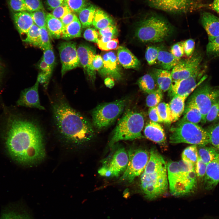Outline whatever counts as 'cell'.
Returning <instances> with one entry per match:
<instances>
[{"label": "cell", "instance_id": "cell-1", "mask_svg": "<svg viewBox=\"0 0 219 219\" xmlns=\"http://www.w3.org/2000/svg\"><path fill=\"white\" fill-rule=\"evenodd\" d=\"M43 131L33 120L12 116L8 119L5 144L10 156L20 164L31 165L46 155Z\"/></svg>", "mask_w": 219, "mask_h": 219}, {"label": "cell", "instance_id": "cell-2", "mask_svg": "<svg viewBox=\"0 0 219 219\" xmlns=\"http://www.w3.org/2000/svg\"><path fill=\"white\" fill-rule=\"evenodd\" d=\"M51 105L55 128L63 141L69 144L78 145L92 139L95 134L92 124L73 108L63 95H56Z\"/></svg>", "mask_w": 219, "mask_h": 219}, {"label": "cell", "instance_id": "cell-3", "mask_svg": "<svg viewBox=\"0 0 219 219\" xmlns=\"http://www.w3.org/2000/svg\"><path fill=\"white\" fill-rule=\"evenodd\" d=\"M166 165L170 193L181 197L194 193L197 185L195 165L182 160L170 161Z\"/></svg>", "mask_w": 219, "mask_h": 219}, {"label": "cell", "instance_id": "cell-4", "mask_svg": "<svg viewBox=\"0 0 219 219\" xmlns=\"http://www.w3.org/2000/svg\"><path fill=\"white\" fill-rule=\"evenodd\" d=\"M166 163L146 166L141 174L140 188L148 200H155L164 194L168 186Z\"/></svg>", "mask_w": 219, "mask_h": 219}, {"label": "cell", "instance_id": "cell-5", "mask_svg": "<svg viewBox=\"0 0 219 219\" xmlns=\"http://www.w3.org/2000/svg\"><path fill=\"white\" fill-rule=\"evenodd\" d=\"M144 124V117L139 112L128 109L118 122L109 143L112 147L121 140H133L143 137L141 131Z\"/></svg>", "mask_w": 219, "mask_h": 219}, {"label": "cell", "instance_id": "cell-6", "mask_svg": "<svg viewBox=\"0 0 219 219\" xmlns=\"http://www.w3.org/2000/svg\"><path fill=\"white\" fill-rule=\"evenodd\" d=\"M172 28L165 19L158 16L152 15L139 23L135 35L144 43H156L165 40L170 35Z\"/></svg>", "mask_w": 219, "mask_h": 219}, {"label": "cell", "instance_id": "cell-7", "mask_svg": "<svg viewBox=\"0 0 219 219\" xmlns=\"http://www.w3.org/2000/svg\"><path fill=\"white\" fill-rule=\"evenodd\" d=\"M169 139L173 144L185 143L196 145L210 144L208 133L198 124L180 120L170 129Z\"/></svg>", "mask_w": 219, "mask_h": 219}, {"label": "cell", "instance_id": "cell-8", "mask_svg": "<svg viewBox=\"0 0 219 219\" xmlns=\"http://www.w3.org/2000/svg\"><path fill=\"white\" fill-rule=\"evenodd\" d=\"M129 100L126 97L97 106L92 113L93 127L100 131L111 125L122 113Z\"/></svg>", "mask_w": 219, "mask_h": 219}, {"label": "cell", "instance_id": "cell-9", "mask_svg": "<svg viewBox=\"0 0 219 219\" xmlns=\"http://www.w3.org/2000/svg\"><path fill=\"white\" fill-rule=\"evenodd\" d=\"M219 99V86H212L206 82L199 85L194 90L187 101L193 103L199 108L205 123L206 115L210 108Z\"/></svg>", "mask_w": 219, "mask_h": 219}, {"label": "cell", "instance_id": "cell-10", "mask_svg": "<svg viewBox=\"0 0 219 219\" xmlns=\"http://www.w3.org/2000/svg\"><path fill=\"white\" fill-rule=\"evenodd\" d=\"M128 162V153L125 148H118L103 160L98 172L103 176L118 177L125 171Z\"/></svg>", "mask_w": 219, "mask_h": 219}, {"label": "cell", "instance_id": "cell-11", "mask_svg": "<svg viewBox=\"0 0 219 219\" xmlns=\"http://www.w3.org/2000/svg\"><path fill=\"white\" fill-rule=\"evenodd\" d=\"M128 164L120 180L131 183L143 172L149 160L150 153L143 148H132L128 151Z\"/></svg>", "mask_w": 219, "mask_h": 219}, {"label": "cell", "instance_id": "cell-12", "mask_svg": "<svg viewBox=\"0 0 219 219\" xmlns=\"http://www.w3.org/2000/svg\"><path fill=\"white\" fill-rule=\"evenodd\" d=\"M150 6L174 13L191 12L201 7L195 0H146Z\"/></svg>", "mask_w": 219, "mask_h": 219}, {"label": "cell", "instance_id": "cell-13", "mask_svg": "<svg viewBox=\"0 0 219 219\" xmlns=\"http://www.w3.org/2000/svg\"><path fill=\"white\" fill-rule=\"evenodd\" d=\"M187 59H181L172 70V80H177L188 78L202 69L201 64L203 55L199 52L194 53Z\"/></svg>", "mask_w": 219, "mask_h": 219}, {"label": "cell", "instance_id": "cell-14", "mask_svg": "<svg viewBox=\"0 0 219 219\" xmlns=\"http://www.w3.org/2000/svg\"><path fill=\"white\" fill-rule=\"evenodd\" d=\"M205 68L202 69L191 76L185 79L177 80H172L169 90V95L172 97L188 96L206 78L203 76L200 78L205 72Z\"/></svg>", "mask_w": 219, "mask_h": 219}, {"label": "cell", "instance_id": "cell-15", "mask_svg": "<svg viewBox=\"0 0 219 219\" xmlns=\"http://www.w3.org/2000/svg\"><path fill=\"white\" fill-rule=\"evenodd\" d=\"M58 50L62 64L61 74L62 77L67 71L80 65L75 42H62L59 45Z\"/></svg>", "mask_w": 219, "mask_h": 219}, {"label": "cell", "instance_id": "cell-16", "mask_svg": "<svg viewBox=\"0 0 219 219\" xmlns=\"http://www.w3.org/2000/svg\"><path fill=\"white\" fill-rule=\"evenodd\" d=\"M77 52L80 66L84 69L90 81L94 82L96 78V72L92 69V64L94 57L96 55V48L90 45L86 44H79Z\"/></svg>", "mask_w": 219, "mask_h": 219}, {"label": "cell", "instance_id": "cell-17", "mask_svg": "<svg viewBox=\"0 0 219 219\" xmlns=\"http://www.w3.org/2000/svg\"><path fill=\"white\" fill-rule=\"evenodd\" d=\"M102 58L103 65L98 71L99 73L103 76L120 80L122 78V73L120 64L115 53L112 51L107 52L103 54Z\"/></svg>", "mask_w": 219, "mask_h": 219}, {"label": "cell", "instance_id": "cell-18", "mask_svg": "<svg viewBox=\"0 0 219 219\" xmlns=\"http://www.w3.org/2000/svg\"><path fill=\"white\" fill-rule=\"evenodd\" d=\"M39 83L36 80L32 86L22 91L19 99L17 102L19 106L35 108L41 110H45L40 103L38 93Z\"/></svg>", "mask_w": 219, "mask_h": 219}, {"label": "cell", "instance_id": "cell-19", "mask_svg": "<svg viewBox=\"0 0 219 219\" xmlns=\"http://www.w3.org/2000/svg\"><path fill=\"white\" fill-rule=\"evenodd\" d=\"M203 181L204 187L207 190H212L219 182V153L207 165Z\"/></svg>", "mask_w": 219, "mask_h": 219}, {"label": "cell", "instance_id": "cell-20", "mask_svg": "<svg viewBox=\"0 0 219 219\" xmlns=\"http://www.w3.org/2000/svg\"><path fill=\"white\" fill-rule=\"evenodd\" d=\"M201 24L206 31L208 42L219 36V18L209 12H203L201 16Z\"/></svg>", "mask_w": 219, "mask_h": 219}, {"label": "cell", "instance_id": "cell-21", "mask_svg": "<svg viewBox=\"0 0 219 219\" xmlns=\"http://www.w3.org/2000/svg\"><path fill=\"white\" fill-rule=\"evenodd\" d=\"M117 57L120 64L125 68L137 69L140 67L139 60L124 46H119L117 49Z\"/></svg>", "mask_w": 219, "mask_h": 219}, {"label": "cell", "instance_id": "cell-22", "mask_svg": "<svg viewBox=\"0 0 219 219\" xmlns=\"http://www.w3.org/2000/svg\"><path fill=\"white\" fill-rule=\"evenodd\" d=\"M12 17L19 34L21 35H26L34 23L30 13L26 11L12 12Z\"/></svg>", "mask_w": 219, "mask_h": 219}, {"label": "cell", "instance_id": "cell-23", "mask_svg": "<svg viewBox=\"0 0 219 219\" xmlns=\"http://www.w3.org/2000/svg\"><path fill=\"white\" fill-rule=\"evenodd\" d=\"M144 133L147 138L158 144H163L166 141L164 130L158 123L150 121L145 127Z\"/></svg>", "mask_w": 219, "mask_h": 219}, {"label": "cell", "instance_id": "cell-24", "mask_svg": "<svg viewBox=\"0 0 219 219\" xmlns=\"http://www.w3.org/2000/svg\"><path fill=\"white\" fill-rule=\"evenodd\" d=\"M187 97L175 96L168 104L170 123L178 120L184 111L185 101Z\"/></svg>", "mask_w": 219, "mask_h": 219}, {"label": "cell", "instance_id": "cell-25", "mask_svg": "<svg viewBox=\"0 0 219 219\" xmlns=\"http://www.w3.org/2000/svg\"><path fill=\"white\" fill-rule=\"evenodd\" d=\"M152 75L159 89L162 92L169 90L172 81L170 71L162 69L154 68L153 69Z\"/></svg>", "mask_w": 219, "mask_h": 219}, {"label": "cell", "instance_id": "cell-26", "mask_svg": "<svg viewBox=\"0 0 219 219\" xmlns=\"http://www.w3.org/2000/svg\"><path fill=\"white\" fill-rule=\"evenodd\" d=\"M64 27L60 19L51 13L47 14L46 27L51 37L56 39L61 38Z\"/></svg>", "mask_w": 219, "mask_h": 219}, {"label": "cell", "instance_id": "cell-27", "mask_svg": "<svg viewBox=\"0 0 219 219\" xmlns=\"http://www.w3.org/2000/svg\"><path fill=\"white\" fill-rule=\"evenodd\" d=\"M181 120L198 124L203 120L202 114L199 108L193 103L187 101Z\"/></svg>", "mask_w": 219, "mask_h": 219}, {"label": "cell", "instance_id": "cell-28", "mask_svg": "<svg viewBox=\"0 0 219 219\" xmlns=\"http://www.w3.org/2000/svg\"><path fill=\"white\" fill-rule=\"evenodd\" d=\"M181 58L177 57L170 52L159 49L157 62L162 69L170 71L179 62Z\"/></svg>", "mask_w": 219, "mask_h": 219}, {"label": "cell", "instance_id": "cell-29", "mask_svg": "<svg viewBox=\"0 0 219 219\" xmlns=\"http://www.w3.org/2000/svg\"><path fill=\"white\" fill-rule=\"evenodd\" d=\"M92 25L96 29L99 30L115 24L114 19L111 16L104 11L97 8Z\"/></svg>", "mask_w": 219, "mask_h": 219}, {"label": "cell", "instance_id": "cell-30", "mask_svg": "<svg viewBox=\"0 0 219 219\" xmlns=\"http://www.w3.org/2000/svg\"><path fill=\"white\" fill-rule=\"evenodd\" d=\"M82 25L78 17L64 27L61 38L67 40L81 36Z\"/></svg>", "mask_w": 219, "mask_h": 219}, {"label": "cell", "instance_id": "cell-31", "mask_svg": "<svg viewBox=\"0 0 219 219\" xmlns=\"http://www.w3.org/2000/svg\"><path fill=\"white\" fill-rule=\"evenodd\" d=\"M96 9L95 5L89 3L78 13V19L82 28H87L92 25Z\"/></svg>", "mask_w": 219, "mask_h": 219}, {"label": "cell", "instance_id": "cell-32", "mask_svg": "<svg viewBox=\"0 0 219 219\" xmlns=\"http://www.w3.org/2000/svg\"><path fill=\"white\" fill-rule=\"evenodd\" d=\"M0 219H31L24 209L18 207H9L2 212Z\"/></svg>", "mask_w": 219, "mask_h": 219}, {"label": "cell", "instance_id": "cell-33", "mask_svg": "<svg viewBox=\"0 0 219 219\" xmlns=\"http://www.w3.org/2000/svg\"><path fill=\"white\" fill-rule=\"evenodd\" d=\"M137 83L142 91L148 94L157 89V85L154 76L149 74L141 77L138 80Z\"/></svg>", "mask_w": 219, "mask_h": 219}, {"label": "cell", "instance_id": "cell-34", "mask_svg": "<svg viewBox=\"0 0 219 219\" xmlns=\"http://www.w3.org/2000/svg\"><path fill=\"white\" fill-rule=\"evenodd\" d=\"M199 146L197 147L198 156L206 165L214 159L219 153V150L214 146Z\"/></svg>", "mask_w": 219, "mask_h": 219}, {"label": "cell", "instance_id": "cell-35", "mask_svg": "<svg viewBox=\"0 0 219 219\" xmlns=\"http://www.w3.org/2000/svg\"><path fill=\"white\" fill-rule=\"evenodd\" d=\"M23 41L30 45L39 48L40 45V28L33 23L29 30Z\"/></svg>", "mask_w": 219, "mask_h": 219}, {"label": "cell", "instance_id": "cell-36", "mask_svg": "<svg viewBox=\"0 0 219 219\" xmlns=\"http://www.w3.org/2000/svg\"><path fill=\"white\" fill-rule=\"evenodd\" d=\"M98 33L100 36L99 40L103 42H106L116 38L119 31L116 26L113 25L99 30Z\"/></svg>", "mask_w": 219, "mask_h": 219}, {"label": "cell", "instance_id": "cell-37", "mask_svg": "<svg viewBox=\"0 0 219 219\" xmlns=\"http://www.w3.org/2000/svg\"><path fill=\"white\" fill-rule=\"evenodd\" d=\"M197 145H193L186 148L182 155V160L195 165L198 158Z\"/></svg>", "mask_w": 219, "mask_h": 219}, {"label": "cell", "instance_id": "cell-38", "mask_svg": "<svg viewBox=\"0 0 219 219\" xmlns=\"http://www.w3.org/2000/svg\"><path fill=\"white\" fill-rule=\"evenodd\" d=\"M206 129L209 135L210 144L219 150V122L210 126Z\"/></svg>", "mask_w": 219, "mask_h": 219}, {"label": "cell", "instance_id": "cell-39", "mask_svg": "<svg viewBox=\"0 0 219 219\" xmlns=\"http://www.w3.org/2000/svg\"><path fill=\"white\" fill-rule=\"evenodd\" d=\"M148 94L146 99V104L150 108L157 106L162 99V92L158 88Z\"/></svg>", "mask_w": 219, "mask_h": 219}, {"label": "cell", "instance_id": "cell-40", "mask_svg": "<svg viewBox=\"0 0 219 219\" xmlns=\"http://www.w3.org/2000/svg\"><path fill=\"white\" fill-rule=\"evenodd\" d=\"M219 120V99L213 104L205 117V123Z\"/></svg>", "mask_w": 219, "mask_h": 219}, {"label": "cell", "instance_id": "cell-41", "mask_svg": "<svg viewBox=\"0 0 219 219\" xmlns=\"http://www.w3.org/2000/svg\"><path fill=\"white\" fill-rule=\"evenodd\" d=\"M206 54L213 58L219 56V36L208 42L206 46Z\"/></svg>", "mask_w": 219, "mask_h": 219}, {"label": "cell", "instance_id": "cell-42", "mask_svg": "<svg viewBox=\"0 0 219 219\" xmlns=\"http://www.w3.org/2000/svg\"><path fill=\"white\" fill-rule=\"evenodd\" d=\"M34 24L40 28L46 27L47 14L43 9L30 13Z\"/></svg>", "mask_w": 219, "mask_h": 219}, {"label": "cell", "instance_id": "cell-43", "mask_svg": "<svg viewBox=\"0 0 219 219\" xmlns=\"http://www.w3.org/2000/svg\"><path fill=\"white\" fill-rule=\"evenodd\" d=\"M159 50L158 47L154 46H149L147 48L145 58L149 65H152L157 63Z\"/></svg>", "mask_w": 219, "mask_h": 219}, {"label": "cell", "instance_id": "cell-44", "mask_svg": "<svg viewBox=\"0 0 219 219\" xmlns=\"http://www.w3.org/2000/svg\"><path fill=\"white\" fill-rule=\"evenodd\" d=\"M64 2L73 12L77 13L89 4L88 0H64Z\"/></svg>", "mask_w": 219, "mask_h": 219}, {"label": "cell", "instance_id": "cell-45", "mask_svg": "<svg viewBox=\"0 0 219 219\" xmlns=\"http://www.w3.org/2000/svg\"><path fill=\"white\" fill-rule=\"evenodd\" d=\"M97 44L99 49L105 51L117 50L119 47V41L117 38L112 39L106 42H103L99 40Z\"/></svg>", "mask_w": 219, "mask_h": 219}, {"label": "cell", "instance_id": "cell-46", "mask_svg": "<svg viewBox=\"0 0 219 219\" xmlns=\"http://www.w3.org/2000/svg\"><path fill=\"white\" fill-rule=\"evenodd\" d=\"M7 2L12 12L28 11L24 0H7Z\"/></svg>", "mask_w": 219, "mask_h": 219}, {"label": "cell", "instance_id": "cell-47", "mask_svg": "<svg viewBox=\"0 0 219 219\" xmlns=\"http://www.w3.org/2000/svg\"><path fill=\"white\" fill-rule=\"evenodd\" d=\"M157 108L158 113L163 122L170 123L168 104L160 103L157 106Z\"/></svg>", "mask_w": 219, "mask_h": 219}, {"label": "cell", "instance_id": "cell-48", "mask_svg": "<svg viewBox=\"0 0 219 219\" xmlns=\"http://www.w3.org/2000/svg\"><path fill=\"white\" fill-rule=\"evenodd\" d=\"M73 12L64 2L52 10L51 13L54 17L61 20L65 15Z\"/></svg>", "mask_w": 219, "mask_h": 219}, {"label": "cell", "instance_id": "cell-49", "mask_svg": "<svg viewBox=\"0 0 219 219\" xmlns=\"http://www.w3.org/2000/svg\"><path fill=\"white\" fill-rule=\"evenodd\" d=\"M40 48L44 50L52 47L49 39V33L46 27L40 28Z\"/></svg>", "mask_w": 219, "mask_h": 219}, {"label": "cell", "instance_id": "cell-50", "mask_svg": "<svg viewBox=\"0 0 219 219\" xmlns=\"http://www.w3.org/2000/svg\"><path fill=\"white\" fill-rule=\"evenodd\" d=\"M207 165L198 157L195 165V171L197 179L203 181L206 172Z\"/></svg>", "mask_w": 219, "mask_h": 219}, {"label": "cell", "instance_id": "cell-51", "mask_svg": "<svg viewBox=\"0 0 219 219\" xmlns=\"http://www.w3.org/2000/svg\"><path fill=\"white\" fill-rule=\"evenodd\" d=\"M42 58L53 70L55 64V57L52 47H49L43 50Z\"/></svg>", "mask_w": 219, "mask_h": 219}, {"label": "cell", "instance_id": "cell-52", "mask_svg": "<svg viewBox=\"0 0 219 219\" xmlns=\"http://www.w3.org/2000/svg\"><path fill=\"white\" fill-rule=\"evenodd\" d=\"M99 36L98 32L93 27L87 28L83 33V37L85 40L96 43L98 41Z\"/></svg>", "mask_w": 219, "mask_h": 219}, {"label": "cell", "instance_id": "cell-53", "mask_svg": "<svg viewBox=\"0 0 219 219\" xmlns=\"http://www.w3.org/2000/svg\"><path fill=\"white\" fill-rule=\"evenodd\" d=\"M170 52L175 57L181 58L184 54V41L178 42L171 48Z\"/></svg>", "mask_w": 219, "mask_h": 219}, {"label": "cell", "instance_id": "cell-54", "mask_svg": "<svg viewBox=\"0 0 219 219\" xmlns=\"http://www.w3.org/2000/svg\"><path fill=\"white\" fill-rule=\"evenodd\" d=\"M28 11L31 12L43 9V7L40 0H24Z\"/></svg>", "mask_w": 219, "mask_h": 219}, {"label": "cell", "instance_id": "cell-55", "mask_svg": "<svg viewBox=\"0 0 219 219\" xmlns=\"http://www.w3.org/2000/svg\"><path fill=\"white\" fill-rule=\"evenodd\" d=\"M195 42L192 39L184 41V53L188 57H190L193 54L195 49Z\"/></svg>", "mask_w": 219, "mask_h": 219}, {"label": "cell", "instance_id": "cell-56", "mask_svg": "<svg viewBox=\"0 0 219 219\" xmlns=\"http://www.w3.org/2000/svg\"><path fill=\"white\" fill-rule=\"evenodd\" d=\"M148 113L151 121L158 123L163 122L158 113L157 106L150 107Z\"/></svg>", "mask_w": 219, "mask_h": 219}, {"label": "cell", "instance_id": "cell-57", "mask_svg": "<svg viewBox=\"0 0 219 219\" xmlns=\"http://www.w3.org/2000/svg\"><path fill=\"white\" fill-rule=\"evenodd\" d=\"M103 60L102 57L99 54H96L93 58L92 64V69L93 71L96 72V71H99L103 67Z\"/></svg>", "mask_w": 219, "mask_h": 219}, {"label": "cell", "instance_id": "cell-58", "mask_svg": "<svg viewBox=\"0 0 219 219\" xmlns=\"http://www.w3.org/2000/svg\"><path fill=\"white\" fill-rule=\"evenodd\" d=\"M50 77L43 72L39 73L37 80L39 84L42 85L45 89L47 88Z\"/></svg>", "mask_w": 219, "mask_h": 219}, {"label": "cell", "instance_id": "cell-59", "mask_svg": "<svg viewBox=\"0 0 219 219\" xmlns=\"http://www.w3.org/2000/svg\"><path fill=\"white\" fill-rule=\"evenodd\" d=\"M39 68L42 72L46 74L50 78L52 73L53 70L44 61L42 57L39 65Z\"/></svg>", "mask_w": 219, "mask_h": 219}, {"label": "cell", "instance_id": "cell-60", "mask_svg": "<svg viewBox=\"0 0 219 219\" xmlns=\"http://www.w3.org/2000/svg\"><path fill=\"white\" fill-rule=\"evenodd\" d=\"M77 17V16L74 12H71L65 15L60 20L65 26L73 21Z\"/></svg>", "mask_w": 219, "mask_h": 219}, {"label": "cell", "instance_id": "cell-61", "mask_svg": "<svg viewBox=\"0 0 219 219\" xmlns=\"http://www.w3.org/2000/svg\"><path fill=\"white\" fill-rule=\"evenodd\" d=\"M64 0H47L46 3L48 9L53 10L60 5L64 2Z\"/></svg>", "mask_w": 219, "mask_h": 219}, {"label": "cell", "instance_id": "cell-62", "mask_svg": "<svg viewBox=\"0 0 219 219\" xmlns=\"http://www.w3.org/2000/svg\"><path fill=\"white\" fill-rule=\"evenodd\" d=\"M104 83L106 87L109 88H112L114 85V82L113 79L109 77H107L105 79Z\"/></svg>", "mask_w": 219, "mask_h": 219}, {"label": "cell", "instance_id": "cell-63", "mask_svg": "<svg viewBox=\"0 0 219 219\" xmlns=\"http://www.w3.org/2000/svg\"><path fill=\"white\" fill-rule=\"evenodd\" d=\"M210 7L216 12L219 16V0H214L210 5Z\"/></svg>", "mask_w": 219, "mask_h": 219}, {"label": "cell", "instance_id": "cell-64", "mask_svg": "<svg viewBox=\"0 0 219 219\" xmlns=\"http://www.w3.org/2000/svg\"><path fill=\"white\" fill-rule=\"evenodd\" d=\"M3 71V67L2 64L0 61V79L2 76Z\"/></svg>", "mask_w": 219, "mask_h": 219}]
</instances>
